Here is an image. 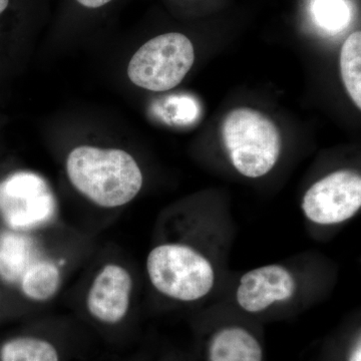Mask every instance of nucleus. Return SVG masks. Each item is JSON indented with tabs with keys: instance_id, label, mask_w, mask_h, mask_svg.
<instances>
[{
	"instance_id": "7ed1b4c3",
	"label": "nucleus",
	"mask_w": 361,
	"mask_h": 361,
	"mask_svg": "<svg viewBox=\"0 0 361 361\" xmlns=\"http://www.w3.org/2000/svg\"><path fill=\"white\" fill-rule=\"evenodd\" d=\"M147 270L154 287L180 301L207 295L214 285L212 265L199 252L182 244H164L149 252Z\"/></svg>"
},
{
	"instance_id": "9d476101",
	"label": "nucleus",
	"mask_w": 361,
	"mask_h": 361,
	"mask_svg": "<svg viewBox=\"0 0 361 361\" xmlns=\"http://www.w3.org/2000/svg\"><path fill=\"white\" fill-rule=\"evenodd\" d=\"M37 258L35 241L23 232H6L0 236V275L6 281L20 280Z\"/></svg>"
},
{
	"instance_id": "9b49d317",
	"label": "nucleus",
	"mask_w": 361,
	"mask_h": 361,
	"mask_svg": "<svg viewBox=\"0 0 361 361\" xmlns=\"http://www.w3.org/2000/svg\"><path fill=\"white\" fill-rule=\"evenodd\" d=\"M0 361H63V351L51 337L23 334L0 345Z\"/></svg>"
},
{
	"instance_id": "20e7f679",
	"label": "nucleus",
	"mask_w": 361,
	"mask_h": 361,
	"mask_svg": "<svg viewBox=\"0 0 361 361\" xmlns=\"http://www.w3.org/2000/svg\"><path fill=\"white\" fill-rule=\"evenodd\" d=\"M194 61L193 44L186 35L164 33L137 49L128 66V75L137 87L165 92L184 80Z\"/></svg>"
},
{
	"instance_id": "ddd939ff",
	"label": "nucleus",
	"mask_w": 361,
	"mask_h": 361,
	"mask_svg": "<svg viewBox=\"0 0 361 361\" xmlns=\"http://www.w3.org/2000/svg\"><path fill=\"white\" fill-rule=\"evenodd\" d=\"M342 80L349 96L361 108V32H353L342 45L341 52Z\"/></svg>"
},
{
	"instance_id": "4468645a",
	"label": "nucleus",
	"mask_w": 361,
	"mask_h": 361,
	"mask_svg": "<svg viewBox=\"0 0 361 361\" xmlns=\"http://www.w3.org/2000/svg\"><path fill=\"white\" fill-rule=\"evenodd\" d=\"M312 14L316 23L329 33L341 32L348 26L350 18L344 0H314Z\"/></svg>"
},
{
	"instance_id": "1a4fd4ad",
	"label": "nucleus",
	"mask_w": 361,
	"mask_h": 361,
	"mask_svg": "<svg viewBox=\"0 0 361 361\" xmlns=\"http://www.w3.org/2000/svg\"><path fill=\"white\" fill-rule=\"evenodd\" d=\"M209 361H262L263 350L248 330L231 326L218 330L208 345Z\"/></svg>"
},
{
	"instance_id": "f8f14e48",
	"label": "nucleus",
	"mask_w": 361,
	"mask_h": 361,
	"mask_svg": "<svg viewBox=\"0 0 361 361\" xmlns=\"http://www.w3.org/2000/svg\"><path fill=\"white\" fill-rule=\"evenodd\" d=\"M59 266L47 259H37L23 273L21 290L27 298L42 302L56 295L61 286Z\"/></svg>"
},
{
	"instance_id": "0eeeda50",
	"label": "nucleus",
	"mask_w": 361,
	"mask_h": 361,
	"mask_svg": "<svg viewBox=\"0 0 361 361\" xmlns=\"http://www.w3.org/2000/svg\"><path fill=\"white\" fill-rule=\"evenodd\" d=\"M133 280L129 271L118 264L104 266L94 277L87 296L90 317L115 329L129 312Z\"/></svg>"
},
{
	"instance_id": "423d86ee",
	"label": "nucleus",
	"mask_w": 361,
	"mask_h": 361,
	"mask_svg": "<svg viewBox=\"0 0 361 361\" xmlns=\"http://www.w3.org/2000/svg\"><path fill=\"white\" fill-rule=\"evenodd\" d=\"M361 206V178L353 171H337L306 192L302 209L311 222L334 225L350 219Z\"/></svg>"
},
{
	"instance_id": "a211bd4d",
	"label": "nucleus",
	"mask_w": 361,
	"mask_h": 361,
	"mask_svg": "<svg viewBox=\"0 0 361 361\" xmlns=\"http://www.w3.org/2000/svg\"><path fill=\"white\" fill-rule=\"evenodd\" d=\"M13 0H0V16L6 11L7 7L11 6Z\"/></svg>"
},
{
	"instance_id": "dca6fc26",
	"label": "nucleus",
	"mask_w": 361,
	"mask_h": 361,
	"mask_svg": "<svg viewBox=\"0 0 361 361\" xmlns=\"http://www.w3.org/2000/svg\"><path fill=\"white\" fill-rule=\"evenodd\" d=\"M71 1L84 11H99L111 6L116 0H71Z\"/></svg>"
},
{
	"instance_id": "f3484780",
	"label": "nucleus",
	"mask_w": 361,
	"mask_h": 361,
	"mask_svg": "<svg viewBox=\"0 0 361 361\" xmlns=\"http://www.w3.org/2000/svg\"><path fill=\"white\" fill-rule=\"evenodd\" d=\"M348 361H361V343L360 337L355 341V345L351 349Z\"/></svg>"
},
{
	"instance_id": "6e6552de",
	"label": "nucleus",
	"mask_w": 361,
	"mask_h": 361,
	"mask_svg": "<svg viewBox=\"0 0 361 361\" xmlns=\"http://www.w3.org/2000/svg\"><path fill=\"white\" fill-rule=\"evenodd\" d=\"M295 292V280L279 265H268L246 273L240 280L237 301L247 312L257 313L273 303L290 299Z\"/></svg>"
},
{
	"instance_id": "f03ea898",
	"label": "nucleus",
	"mask_w": 361,
	"mask_h": 361,
	"mask_svg": "<svg viewBox=\"0 0 361 361\" xmlns=\"http://www.w3.org/2000/svg\"><path fill=\"white\" fill-rule=\"evenodd\" d=\"M222 135L233 165L245 177H262L276 164L279 133L259 111L248 108L232 111L226 116Z\"/></svg>"
},
{
	"instance_id": "f257e3e1",
	"label": "nucleus",
	"mask_w": 361,
	"mask_h": 361,
	"mask_svg": "<svg viewBox=\"0 0 361 361\" xmlns=\"http://www.w3.org/2000/svg\"><path fill=\"white\" fill-rule=\"evenodd\" d=\"M66 172L80 193L104 208L130 203L142 186L141 169L123 149L78 147L68 157Z\"/></svg>"
},
{
	"instance_id": "39448f33",
	"label": "nucleus",
	"mask_w": 361,
	"mask_h": 361,
	"mask_svg": "<svg viewBox=\"0 0 361 361\" xmlns=\"http://www.w3.org/2000/svg\"><path fill=\"white\" fill-rule=\"evenodd\" d=\"M56 213L51 188L39 175L18 173L0 184V215L13 231L44 227L51 222Z\"/></svg>"
},
{
	"instance_id": "2eb2a0df",
	"label": "nucleus",
	"mask_w": 361,
	"mask_h": 361,
	"mask_svg": "<svg viewBox=\"0 0 361 361\" xmlns=\"http://www.w3.org/2000/svg\"><path fill=\"white\" fill-rule=\"evenodd\" d=\"M176 104L175 118L178 123H187L192 122L198 116L197 104L191 99L180 97Z\"/></svg>"
}]
</instances>
